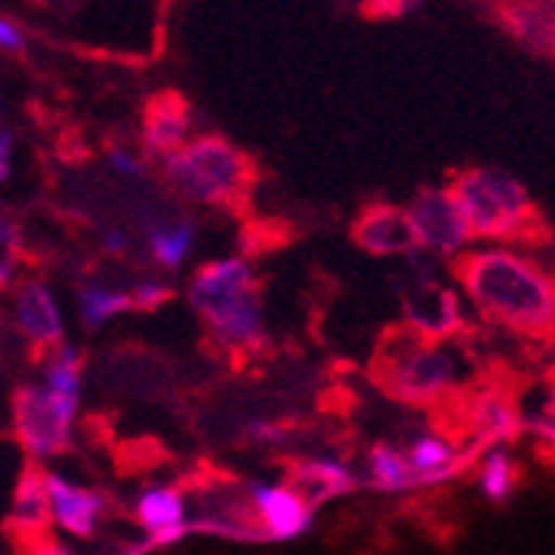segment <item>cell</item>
Masks as SVG:
<instances>
[{
  "instance_id": "cell-1",
  "label": "cell",
  "mask_w": 555,
  "mask_h": 555,
  "mask_svg": "<svg viewBox=\"0 0 555 555\" xmlns=\"http://www.w3.org/2000/svg\"><path fill=\"white\" fill-rule=\"evenodd\" d=\"M452 276L460 280L476 310L526 339H548L555 323V286L548 270L513 249H473L452 257Z\"/></svg>"
},
{
  "instance_id": "cell-2",
  "label": "cell",
  "mask_w": 555,
  "mask_h": 555,
  "mask_svg": "<svg viewBox=\"0 0 555 555\" xmlns=\"http://www.w3.org/2000/svg\"><path fill=\"white\" fill-rule=\"evenodd\" d=\"M164 177L170 190L193 199V204L246 217L260 186V164L233 140L204 133L173 150L164 160Z\"/></svg>"
},
{
  "instance_id": "cell-3",
  "label": "cell",
  "mask_w": 555,
  "mask_h": 555,
  "mask_svg": "<svg viewBox=\"0 0 555 555\" xmlns=\"http://www.w3.org/2000/svg\"><path fill=\"white\" fill-rule=\"evenodd\" d=\"M190 302L223 349L249 357L267 346L260 283L243 257L199 267L190 280Z\"/></svg>"
},
{
  "instance_id": "cell-4",
  "label": "cell",
  "mask_w": 555,
  "mask_h": 555,
  "mask_svg": "<svg viewBox=\"0 0 555 555\" xmlns=\"http://www.w3.org/2000/svg\"><path fill=\"white\" fill-rule=\"evenodd\" d=\"M449 190L460 199L473 240H509L526 246L548 243V223L516 177L489 167H466L449 177Z\"/></svg>"
},
{
  "instance_id": "cell-5",
  "label": "cell",
  "mask_w": 555,
  "mask_h": 555,
  "mask_svg": "<svg viewBox=\"0 0 555 555\" xmlns=\"http://www.w3.org/2000/svg\"><path fill=\"white\" fill-rule=\"evenodd\" d=\"M370 370L383 392L429 410L460 386L456 357L442 343L420 339L413 330H389L376 346Z\"/></svg>"
},
{
  "instance_id": "cell-6",
  "label": "cell",
  "mask_w": 555,
  "mask_h": 555,
  "mask_svg": "<svg viewBox=\"0 0 555 555\" xmlns=\"http://www.w3.org/2000/svg\"><path fill=\"white\" fill-rule=\"evenodd\" d=\"M11 410L17 439L34 460H50L70 449V429L80 413V399L50 392L43 383H27L14 389Z\"/></svg>"
},
{
  "instance_id": "cell-7",
  "label": "cell",
  "mask_w": 555,
  "mask_h": 555,
  "mask_svg": "<svg viewBox=\"0 0 555 555\" xmlns=\"http://www.w3.org/2000/svg\"><path fill=\"white\" fill-rule=\"evenodd\" d=\"M406 217L413 223V233L420 246L433 249L442 257H456L460 249L473 240L469 220L460 207V199L452 196L449 186H426L413 196L406 207Z\"/></svg>"
},
{
  "instance_id": "cell-8",
  "label": "cell",
  "mask_w": 555,
  "mask_h": 555,
  "mask_svg": "<svg viewBox=\"0 0 555 555\" xmlns=\"http://www.w3.org/2000/svg\"><path fill=\"white\" fill-rule=\"evenodd\" d=\"M402 313H406V330L426 343H449L466 330L460 293L433 276H420L402 289Z\"/></svg>"
},
{
  "instance_id": "cell-9",
  "label": "cell",
  "mask_w": 555,
  "mask_h": 555,
  "mask_svg": "<svg viewBox=\"0 0 555 555\" xmlns=\"http://www.w3.org/2000/svg\"><path fill=\"white\" fill-rule=\"evenodd\" d=\"M352 240L373 257H413L420 249V240L413 233V223L406 210L386 204V199H373L366 204L357 220H352Z\"/></svg>"
},
{
  "instance_id": "cell-10",
  "label": "cell",
  "mask_w": 555,
  "mask_h": 555,
  "mask_svg": "<svg viewBox=\"0 0 555 555\" xmlns=\"http://www.w3.org/2000/svg\"><path fill=\"white\" fill-rule=\"evenodd\" d=\"M186 130H190L186 93L167 87V90H157L143 100L140 133H143V150L150 157L167 160L173 150H180L186 143Z\"/></svg>"
},
{
  "instance_id": "cell-11",
  "label": "cell",
  "mask_w": 555,
  "mask_h": 555,
  "mask_svg": "<svg viewBox=\"0 0 555 555\" xmlns=\"http://www.w3.org/2000/svg\"><path fill=\"white\" fill-rule=\"evenodd\" d=\"M43 482H47L50 519H54L64 532L77 535V539H90L96 532L100 519H104V513H107V499L100 492H93V489L67 482L57 473H43Z\"/></svg>"
},
{
  "instance_id": "cell-12",
  "label": "cell",
  "mask_w": 555,
  "mask_h": 555,
  "mask_svg": "<svg viewBox=\"0 0 555 555\" xmlns=\"http://www.w3.org/2000/svg\"><path fill=\"white\" fill-rule=\"evenodd\" d=\"M14 313H17V326L27 336L30 349L37 363L47 357L50 349H57L64 343V320L54 296L43 283H24L17 289V302H14Z\"/></svg>"
},
{
  "instance_id": "cell-13",
  "label": "cell",
  "mask_w": 555,
  "mask_h": 555,
  "mask_svg": "<svg viewBox=\"0 0 555 555\" xmlns=\"http://www.w3.org/2000/svg\"><path fill=\"white\" fill-rule=\"evenodd\" d=\"M489 11L516 43L532 50V54L552 57L555 27L548 0H489Z\"/></svg>"
},
{
  "instance_id": "cell-14",
  "label": "cell",
  "mask_w": 555,
  "mask_h": 555,
  "mask_svg": "<svg viewBox=\"0 0 555 555\" xmlns=\"http://www.w3.org/2000/svg\"><path fill=\"white\" fill-rule=\"evenodd\" d=\"M249 506L267 539H296L313 522V513L286 486H249Z\"/></svg>"
},
{
  "instance_id": "cell-15",
  "label": "cell",
  "mask_w": 555,
  "mask_h": 555,
  "mask_svg": "<svg viewBox=\"0 0 555 555\" xmlns=\"http://www.w3.org/2000/svg\"><path fill=\"white\" fill-rule=\"evenodd\" d=\"M50 502H47V482H43V469L34 463L24 466L21 473V482H17V492H14V516H11V532L17 535H27L34 545L50 539L47 529H50Z\"/></svg>"
},
{
  "instance_id": "cell-16",
  "label": "cell",
  "mask_w": 555,
  "mask_h": 555,
  "mask_svg": "<svg viewBox=\"0 0 555 555\" xmlns=\"http://www.w3.org/2000/svg\"><path fill=\"white\" fill-rule=\"evenodd\" d=\"M357 479L352 473L343 466V463H333V460H313V463H299L293 473H289V492L307 506L310 513L320 506V502L333 499V495H346L352 492Z\"/></svg>"
},
{
  "instance_id": "cell-17",
  "label": "cell",
  "mask_w": 555,
  "mask_h": 555,
  "mask_svg": "<svg viewBox=\"0 0 555 555\" xmlns=\"http://www.w3.org/2000/svg\"><path fill=\"white\" fill-rule=\"evenodd\" d=\"M137 519L140 526L160 539V542H170L177 535L186 532V509H183V495L177 489H167V486H154L146 489L137 502Z\"/></svg>"
},
{
  "instance_id": "cell-18",
  "label": "cell",
  "mask_w": 555,
  "mask_h": 555,
  "mask_svg": "<svg viewBox=\"0 0 555 555\" xmlns=\"http://www.w3.org/2000/svg\"><path fill=\"white\" fill-rule=\"evenodd\" d=\"M463 446L449 442L446 436L439 433H429V436H420L410 452H406V463H410V473H413V482H439V479H449L456 476L460 466H463Z\"/></svg>"
},
{
  "instance_id": "cell-19",
  "label": "cell",
  "mask_w": 555,
  "mask_h": 555,
  "mask_svg": "<svg viewBox=\"0 0 555 555\" xmlns=\"http://www.w3.org/2000/svg\"><path fill=\"white\" fill-rule=\"evenodd\" d=\"M43 363V386L57 396H67V399H80L83 392V357L80 349L74 346H57L50 349V357L40 360Z\"/></svg>"
},
{
  "instance_id": "cell-20",
  "label": "cell",
  "mask_w": 555,
  "mask_h": 555,
  "mask_svg": "<svg viewBox=\"0 0 555 555\" xmlns=\"http://www.w3.org/2000/svg\"><path fill=\"white\" fill-rule=\"evenodd\" d=\"M193 227L186 220H177V223H154L146 230V246L150 254H154V260L167 270H177L186 263L190 249H193Z\"/></svg>"
},
{
  "instance_id": "cell-21",
  "label": "cell",
  "mask_w": 555,
  "mask_h": 555,
  "mask_svg": "<svg viewBox=\"0 0 555 555\" xmlns=\"http://www.w3.org/2000/svg\"><path fill=\"white\" fill-rule=\"evenodd\" d=\"M370 482L383 492H402L413 486V473H410V463H406V452L396 449V446H386L379 442L373 452H370Z\"/></svg>"
},
{
  "instance_id": "cell-22",
  "label": "cell",
  "mask_w": 555,
  "mask_h": 555,
  "mask_svg": "<svg viewBox=\"0 0 555 555\" xmlns=\"http://www.w3.org/2000/svg\"><path fill=\"white\" fill-rule=\"evenodd\" d=\"M479 486H482L486 499H492V502H506L513 495V489L519 486V466L506 449L486 452L482 469H479Z\"/></svg>"
},
{
  "instance_id": "cell-23",
  "label": "cell",
  "mask_w": 555,
  "mask_h": 555,
  "mask_svg": "<svg viewBox=\"0 0 555 555\" xmlns=\"http://www.w3.org/2000/svg\"><path fill=\"white\" fill-rule=\"evenodd\" d=\"M127 310H130V293H124V289H107V286L80 289V320L87 330L104 326L117 313H127Z\"/></svg>"
},
{
  "instance_id": "cell-24",
  "label": "cell",
  "mask_w": 555,
  "mask_h": 555,
  "mask_svg": "<svg viewBox=\"0 0 555 555\" xmlns=\"http://www.w3.org/2000/svg\"><path fill=\"white\" fill-rule=\"evenodd\" d=\"M24 267V240L14 223L0 220V289H8Z\"/></svg>"
},
{
  "instance_id": "cell-25",
  "label": "cell",
  "mask_w": 555,
  "mask_h": 555,
  "mask_svg": "<svg viewBox=\"0 0 555 555\" xmlns=\"http://www.w3.org/2000/svg\"><path fill=\"white\" fill-rule=\"evenodd\" d=\"M170 296H173V289L167 283H140L130 289V310L154 313L164 307V302H170Z\"/></svg>"
},
{
  "instance_id": "cell-26",
  "label": "cell",
  "mask_w": 555,
  "mask_h": 555,
  "mask_svg": "<svg viewBox=\"0 0 555 555\" xmlns=\"http://www.w3.org/2000/svg\"><path fill=\"white\" fill-rule=\"evenodd\" d=\"M416 4L420 0H363L360 14L370 21H392V17H402L406 11H413Z\"/></svg>"
},
{
  "instance_id": "cell-27",
  "label": "cell",
  "mask_w": 555,
  "mask_h": 555,
  "mask_svg": "<svg viewBox=\"0 0 555 555\" xmlns=\"http://www.w3.org/2000/svg\"><path fill=\"white\" fill-rule=\"evenodd\" d=\"M24 34L17 30V24H11V21H4V17H0V47H4V50H14V54H21V50H24Z\"/></svg>"
},
{
  "instance_id": "cell-28",
  "label": "cell",
  "mask_w": 555,
  "mask_h": 555,
  "mask_svg": "<svg viewBox=\"0 0 555 555\" xmlns=\"http://www.w3.org/2000/svg\"><path fill=\"white\" fill-rule=\"evenodd\" d=\"M11 150H14V140L8 130H0V183L11 177Z\"/></svg>"
},
{
  "instance_id": "cell-29",
  "label": "cell",
  "mask_w": 555,
  "mask_h": 555,
  "mask_svg": "<svg viewBox=\"0 0 555 555\" xmlns=\"http://www.w3.org/2000/svg\"><path fill=\"white\" fill-rule=\"evenodd\" d=\"M111 160H114V167H117L120 173H127V177H137V173H143V164H140V160H133L130 154H124V150H114Z\"/></svg>"
},
{
  "instance_id": "cell-30",
  "label": "cell",
  "mask_w": 555,
  "mask_h": 555,
  "mask_svg": "<svg viewBox=\"0 0 555 555\" xmlns=\"http://www.w3.org/2000/svg\"><path fill=\"white\" fill-rule=\"evenodd\" d=\"M30 555H70L64 545H57L54 539H43V542H37L34 548H30Z\"/></svg>"
}]
</instances>
